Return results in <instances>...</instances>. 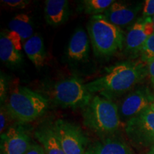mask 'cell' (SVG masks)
Listing matches in <instances>:
<instances>
[{
    "instance_id": "22",
    "label": "cell",
    "mask_w": 154,
    "mask_h": 154,
    "mask_svg": "<svg viewBox=\"0 0 154 154\" xmlns=\"http://www.w3.org/2000/svg\"><path fill=\"white\" fill-rule=\"evenodd\" d=\"M154 16V0H146L143 7V17H153Z\"/></svg>"
},
{
    "instance_id": "9",
    "label": "cell",
    "mask_w": 154,
    "mask_h": 154,
    "mask_svg": "<svg viewBox=\"0 0 154 154\" xmlns=\"http://www.w3.org/2000/svg\"><path fill=\"white\" fill-rule=\"evenodd\" d=\"M154 33L151 17H140L135 22L125 36V49L130 55L140 53L144 43Z\"/></svg>"
},
{
    "instance_id": "18",
    "label": "cell",
    "mask_w": 154,
    "mask_h": 154,
    "mask_svg": "<svg viewBox=\"0 0 154 154\" xmlns=\"http://www.w3.org/2000/svg\"><path fill=\"white\" fill-rule=\"evenodd\" d=\"M8 27L9 31L18 34L24 43L33 36V23L30 17L24 13L18 14L13 17L9 23Z\"/></svg>"
},
{
    "instance_id": "11",
    "label": "cell",
    "mask_w": 154,
    "mask_h": 154,
    "mask_svg": "<svg viewBox=\"0 0 154 154\" xmlns=\"http://www.w3.org/2000/svg\"><path fill=\"white\" fill-rule=\"evenodd\" d=\"M142 6V3L131 5L115 1L102 15L106 20L116 26L119 27L126 26L134 22Z\"/></svg>"
},
{
    "instance_id": "8",
    "label": "cell",
    "mask_w": 154,
    "mask_h": 154,
    "mask_svg": "<svg viewBox=\"0 0 154 154\" xmlns=\"http://www.w3.org/2000/svg\"><path fill=\"white\" fill-rule=\"evenodd\" d=\"M154 107V94L147 86L138 88L126 96L123 100L119 109L120 117L132 119L147 109Z\"/></svg>"
},
{
    "instance_id": "29",
    "label": "cell",
    "mask_w": 154,
    "mask_h": 154,
    "mask_svg": "<svg viewBox=\"0 0 154 154\" xmlns=\"http://www.w3.org/2000/svg\"><path fill=\"white\" fill-rule=\"evenodd\" d=\"M152 109H153V110L154 111V107H152Z\"/></svg>"
},
{
    "instance_id": "24",
    "label": "cell",
    "mask_w": 154,
    "mask_h": 154,
    "mask_svg": "<svg viewBox=\"0 0 154 154\" xmlns=\"http://www.w3.org/2000/svg\"><path fill=\"white\" fill-rule=\"evenodd\" d=\"M2 106L1 107V114H0V132L2 134L5 131V127L7 124V115H8L7 111Z\"/></svg>"
},
{
    "instance_id": "21",
    "label": "cell",
    "mask_w": 154,
    "mask_h": 154,
    "mask_svg": "<svg viewBox=\"0 0 154 154\" xmlns=\"http://www.w3.org/2000/svg\"><path fill=\"white\" fill-rule=\"evenodd\" d=\"M2 2L11 9H24L30 2L25 0H4Z\"/></svg>"
},
{
    "instance_id": "23",
    "label": "cell",
    "mask_w": 154,
    "mask_h": 154,
    "mask_svg": "<svg viewBox=\"0 0 154 154\" xmlns=\"http://www.w3.org/2000/svg\"><path fill=\"white\" fill-rule=\"evenodd\" d=\"M24 154H46L43 146L36 143H32Z\"/></svg>"
},
{
    "instance_id": "3",
    "label": "cell",
    "mask_w": 154,
    "mask_h": 154,
    "mask_svg": "<svg viewBox=\"0 0 154 154\" xmlns=\"http://www.w3.org/2000/svg\"><path fill=\"white\" fill-rule=\"evenodd\" d=\"M87 29L94 52L97 57H110L122 49L125 42L122 29L109 22L102 14L92 16Z\"/></svg>"
},
{
    "instance_id": "28",
    "label": "cell",
    "mask_w": 154,
    "mask_h": 154,
    "mask_svg": "<svg viewBox=\"0 0 154 154\" xmlns=\"http://www.w3.org/2000/svg\"><path fill=\"white\" fill-rule=\"evenodd\" d=\"M152 22H153V29H154V16L152 17Z\"/></svg>"
},
{
    "instance_id": "1",
    "label": "cell",
    "mask_w": 154,
    "mask_h": 154,
    "mask_svg": "<svg viewBox=\"0 0 154 154\" xmlns=\"http://www.w3.org/2000/svg\"><path fill=\"white\" fill-rule=\"evenodd\" d=\"M148 75L147 63L143 61H126L117 63L106 74L85 85L90 93L111 100L129 91Z\"/></svg>"
},
{
    "instance_id": "27",
    "label": "cell",
    "mask_w": 154,
    "mask_h": 154,
    "mask_svg": "<svg viewBox=\"0 0 154 154\" xmlns=\"http://www.w3.org/2000/svg\"><path fill=\"white\" fill-rule=\"evenodd\" d=\"M147 154H154V146H151V148H150L149 152H148Z\"/></svg>"
},
{
    "instance_id": "19",
    "label": "cell",
    "mask_w": 154,
    "mask_h": 154,
    "mask_svg": "<svg viewBox=\"0 0 154 154\" xmlns=\"http://www.w3.org/2000/svg\"><path fill=\"white\" fill-rule=\"evenodd\" d=\"M114 2V0H84L82 3L86 14H91L94 16L103 14Z\"/></svg>"
},
{
    "instance_id": "7",
    "label": "cell",
    "mask_w": 154,
    "mask_h": 154,
    "mask_svg": "<svg viewBox=\"0 0 154 154\" xmlns=\"http://www.w3.org/2000/svg\"><path fill=\"white\" fill-rule=\"evenodd\" d=\"M54 129L66 154H86L87 138L81 127L70 121L58 119Z\"/></svg>"
},
{
    "instance_id": "25",
    "label": "cell",
    "mask_w": 154,
    "mask_h": 154,
    "mask_svg": "<svg viewBox=\"0 0 154 154\" xmlns=\"http://www.w3.org/2000/svg\"><path fill=\"white\" fill-rule=\"evenodd\" d=\"M7 82H6L5 78L1 75V81H0V97H1V101H5L6 98V94H7Z\"/></svg>"
},
{
    "instance_id": "4",
    "label": "cell",
    "mask_w": 154,
    "mask_h": 154,
    "mask_svg": "<svg viewBox=\"0 0 154 154\" xmlns=\"http://www.w3.org/2000/svg\"><path fill=\"white\" fill-rule=\"evenodd\" d=\"M46 98L25 86H17L11 92L6 106L9 116L19 123H29L39 118L47 110Z\"/></svg>"
},
{
    "instance_id": "2",
    "label": "cell",
    "mask_w": 154,
    "mask_h": 154,
    "mask_svg": "<svg viewBox=\"0 0 154 154\" xmlns=\"http://www.w3.org/2000/svg\"><path fill=\"white\" fill-rule=\"evenodd\" d=\"M82 116L84 125L101 137H111L120 127L118 106L111 100L99 95L94 96L83 109Z\"/></svg>"
},
{
    "instance_id": "20",
    "label": "cell",
    "mask_w": 154,
    "mask_h": 154,
    "mask_svg": "<svg viewBox=\"0 0 154 154\" xmlns=\"http://www.w3.org/2000/svg\"><path fill=\"white\" fill-rule=\"evenodd\" d=\"M140 54L141 60L146 63L150 59H154V33L144 43Z\"/></svg>"
},
{
    "instance_id": "13",
    "label": "cell",
    "mask_w": 154,
    "mask_h": 154,
    "mask_svg": "<svg viewBox=\"0 0 154 154\" xmlns=\"http://www.w3.org/2000/svg\"><path fill=\"white\" fill-rule=\"evenodd\" d=\"M89 54V42L87 34L82 28L75 31L67 48V56L72 60L83 61L88 59Z\"/></svg>"
},
{
    "instance_id": "12",
    "label": "cell",
    "mask_w": 154,
    "mask_h": 154,
    "mask_svg": "<svg viewBox=\"0 0 154 154\" xmlns=\"http://www.w3.org/2000/svg\"><path fill=\"white\" fill-rule=\"evenodd\" d=\"M22 39L18 34L9 31L2 32L0 37V59L7 64L16 65L22 61L21 53Z\"/></svg>"
},
{
    "instance_id": "26",
    "label": "cell",
    "mask_w": 154,
    "mask_h": 154,
    "mask_svg": "<svg viewBox=\"0 0 154 154\" xmlns=\"http://www.w3.org/2000/svg\"><path fill=\"white\" fill-rule=\"evenodd\" d=\"M146 63H147L149 75L150 76V79H151L152 86L154 88V59H150L149 61L146 62Z\"/></svg>"
},
{
    "instance_id": "5",
    "label": "cell",
    "mask_w": 154,
    "mask_h": 154,
    "mask_svg": "<svg viewBox=\"0 0 154 154\" xmlns=\"http://www.w3.org/2000/svg\"><path fill=\"white\" fill-rule=\"evenodd\" d=\"M86 85L77 78L58 82L54 86L52 95L57 104L63 108L84 109L93 99Z\"/></svg>"
},
{
    "instance_id": "16",
    "label": "cell",
    "mask_w": 154,
    "mask_h": 154,
    "mask_svg": "<svg viewBox=\"0 0 154 154\" xmlns=\"http://www.w3.org/2000/svg\"><path fill=\"white\" fill-rule=\"evenodd\" d=\"M44 14L47 24L53 26L62 24L68 19L69 2L66 0H47Z\"/></svg>"
},
{
    "instance_id": "17",
    "label": "cell",
    "mask_w": 154,
    "mask_h": 154,
    "mask_svg": "<svg viewBox=\"0 0 154 154\" xmlns=\"http://www.w3.org/2000/svg\"><path fill=\"white\" fill-rule=\"evenodd\" d=\"M24 49L36 68L38 69L43 66L46 59V51L44 41L39 34H34L25 42Z\"/></svg>"
},
{
    "instance_id": "14",
    "label": "cell",
    "mask_w": 154,
    "mask_h": 154,
    "mask_svg": "<svg viewBox=\"0 0 154 154\" xmlns=\"http://www.w3.org/2000/svg\"><path fill=\"white\" fill-rule=\"evenodd\" d=\"M86 154H133L124 140L117 138L107 137L96 141L86 149Z\"/></svg>"
},
{
    "instance_id": "15",
    "label": "cell",
    "mask_w": 154,
    "mask_h": 154,
    "mask_svg": "<svg viewBox=\"0 0 154 154\" xmlns=\"http://www.w3.org/2000/svg\"><path fill=\"white\" fill-rule=\"evenodd\" d=\"M34 136L43 146L46 154H66L57 137L54 125H41L36 128Z\"/></svg>"
},
{
    "instance_id": "6",
    "label": "cell",
    "mask_w": 154,
    "mask_h": 154,
    "mask_svg": "<svg viewBox=\"0 0 154 154\" xmlns=\"http://www.w3.org/2000/svg\"><path fill=\"white\" fill-rule=\"evenodd\" d=\"M125 131L134 145L140 147L154 146V111L152 108L127 121Z\"/></svg>"
},
{
    "instance_id": "10",
    "label": "cell",
    "mask_w": 154,
    "mask_h": 154,
    "mask_svg": "<svg viewBox=\"0 0 154 154\" xmlns=\"http://www.w3.org/2000/svg\"><path fill=\"white\" fill-rule=\"evenodd\" d=\"M31 144L29 136L20 124L9 127L1 134V154H24Z\"/></svg>"
}]
</instances>
